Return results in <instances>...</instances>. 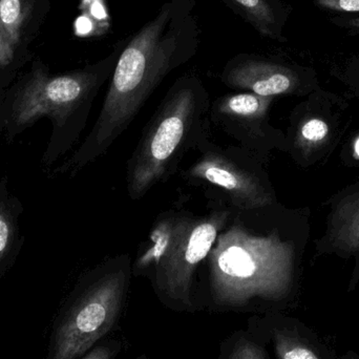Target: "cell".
Listing matches in <instances>:
<instances>
[{"label":"cell","instance_id":"4fadbf2b","mask_svg":"<svg viewBox=\"0 0 359 359\" xmlns=\"http://www.w3.org/2000/svg\"><path fill=\"white\" fill-rule=\"evenodd\" d=\"M25 206L13 194L8 176L0 179V280L12 269L22 249L20 217Z\"/></svg>","mask_w":359,"mask_h":359},{"label":"cell","instance_id":"5bb4252c","mask_svg":"<svg viewBox=\"0 0 359 359\" xmlns=\"http://www.w3.org/2000/svg\"><path fill=\"white\" fill-rule=\"evenodd\" d=\"M262 37L283 41L284 15L280 0H223Z\"/></svg>","mask_w":359,"mask_h":359},{"label":"cell","instance_id":"ba28073f","mask_svg":"<svg viewBox=\"0 0 359 359\" xmlns=\"http://www.w3.org/2000/svg\"><path fill=\"white\" fill-rule=\"evenodd\" d=\"M273 99L246 92L224 95L210 103L209 123L266 163L272 151L286 149V137L269 123Z\"/></svg>","mask_w":359,"mask_h":359},{"label":"cell","instance_id":"9c48e42d","mask_svg":"<svg viewBox=\"0 0 359 359\" xmlns=\"http://www.w3.org/2000/svg\"><path fill=\"white\" fill-rule=\"evenodd\" d=\"M224 86L262 97L299 93L301 76L293 67L259 56L241 53L226 62L221 73Z\"/></svg>","mask_w":359,"mask_h":359},{"label":"cell","instance_id":"2e32d148","mask_svg":"<svg viewBox=\"0 0 359 359\" xmlns=\"http://www.w3.org/2000/svg\"><path fill=\"white\" fill-rule=\"evenodd\" d=\"M217 359H270L267 346L245 330H236L219 344Z\"/></svg>","mask_w":359,"mask_h":359},{"label":"cell","instance_id":"8fae6325","mask_svg":"<svg viewBox=\"0 0 359 359\" xmlns=\"http://www.w3.org/2000/svg\"><path fill=\"white\" fill-rule=\"evenodd\" d=\"M318 248L320 253L353 255L359 265V183L333 205L327 234Z\"/></svg>","mask_w":359,"mask_h":359},{"label":"cell","instance_id":"603a6c76","mask_svg":"<svg viewBox=\"0 0 359 359\" xmlns=\"http://www.w3.org/2000/svg\"><path fill=\"white\" fill-rule=\"evenodd\" d=\"M354 149H355L356 155H358L359 157V138L356 140L355 147H354Z\"/></svg>","mask_w":359,"mask_h":359},{"label":"cell","instance_id":"8992f818","mask_svg":"<svg viewBox=\"0 0 359 359\" xmlns=\"http://www.w3.org/2000/svg\"><path fill=\"white\" fill-rule=\"evenodd\" d=\"M133 263L126 253L84 271L55 316L44 359H81L119 327Z\"/></svg>","mask_w":359,"mask_h":359},{"label":"cell","instance_id":"7402d4cb","mask_svg":"<svg viewBox=\"0 0 359 359\" xmlns=\"http://www.w3.org/2000/svg\"><path fill=\"white\" fill-rule=\"evenodd\" d=\"M135 359H149V355L147 353L140 354V355L137 356Z\"/></svg>","mask_w":359,"mask_h":359},{"label":"cell","instance_id":"6da1fadb","mask_svg":"<svg viewBox=\"0 0 359 359\" xmlns=\"http://www.w3.org/2000/svg\"><path fill=\"white\" fill-rule=\"evenodd\" d=\"M196 6V0H168L154 18L130 36L90 134L50 170L52 178H74L104 156L164 79L198 54L201 29Z\"/></svg>","mask_w":359,"mask_h":359},{"label":"cell","instance_id":"44dd1931","mask_svg":"<svg viewBox=\"0 0 359 359\" xmlns=\"http://www.w3.org/2000/svg\"><path fill=\"white\" fill-rule=\"evenodd\" d=\"M348 25H351V27H356V29H359V18L352 19L348 22Z\"/></svg>","mask_w":359,"mask_h":359},{"label":"cell","instance_id":"277c9868","mask_svg":"<svg viewBox=\"0 0 359 359\" xmlns=\"http://www.w3.org/2000/svg\"><path fill=\"white\" fill-rule=\"evenodd\" d=\"M232 213V209L223 206L206 215L162 213L133 263V276L147 278L160 303L170 311H198L194 291L196 270Z\"/></svg>","mask_w":359,"mask_h":359},{"label":"cell","instance_id":"e0dca14e","mask_svg":"<svg viewBox=\"0 0 359 359\" xmlns=\"http://www.w3.org/2000/svg\"><path fill=\"white\" fill-rule=\"evenodd\" d=\"M123 339H107L95 346L81 359H117L126 350Z\"/></svg>","mask_w":359,"mask_h":359},{"label":"cell","instance_id":"7c38bea8","mask_svg":"<svg viewBox=\"0 0 359 359\" xmlns=\"http://www.w3.org/2000/svg\"><path fill=\"white\" fill-rule=\"evenodd\" d=\"M50 0H0V27L17 50H23L39 33Z\"/></svg>","mask_w":359,"mask_h":359},{"label":"cell","instance_id":"ffe728a7","mask_svg":"<svg viewBox=\"0 0 359 359\" xmlns=\"http://www.w3.org/2000/svg\"><path fill=\"white\" fill-rule=\"evenodd\" d=\"M2 102H4V99H0V134L4 133V118H2L1 111Z\"/></svg>","mask_w":359,"mask_h":359},{"label":"cell","instance_id":"5b68a950","mask_svg":"<svg viewBox=\"0 0 359 359\" xmlns=\"http://www.w3.org/2000/svg\"><path fill=\"white\" fill-rule=\"evenodd\" d=\"M210 103L208 90L196 74H184L168 88L126 164L130 200H141L179 172L185 156L211 130Z\"/></svg>","mask_w":359,"mask_h":359},{"label":"cell","instance_id":"52a82bcc","mask_svg":"<svg viewBox=\"0 0 359 359\" xmlns=\"http://www.w3.org/2000/svg\"><path fill=\"white\" fill-rule=\"evenodd\" d=\"M210 138L209 130L194 149L196 159L182 172L185 182L233 211L273 204L276 194L263 162L236 145H219Z\"/></svg>","mask_w":359,"mask_h":359},{"label":"cell","instance_id":"ac0fdd59","mask_svg":"<svg viewBox=\"0 0 359 359\" xmlns=\"http://www.w3.org/2000/svg\"><path fill=\"white\" fill-rule=\"evenodd\" d=\"M320 8L337 12H359V0H316Z\"/></svg>","mask_w":359,"mask_h":359},{"label":"cell","instance_id":"7a4b0ae2","mask_svg":"<svg viewBox=\"0 0 359 359\" xmlns=\"http://www.w3.org/2000/svg\"><path fill=\"white\" fill-rule=\"evenodd\" d=\"M128 39L130 36L114 44L104 58L67 73L52 74L42 61H34L29 71L4 96L1 111L6 142H14L41 118H48L52 133L41 165L50 170L79 140L95 99L113 75Z\"/></svg>","mask_w":359,"mask_h":359},{"label":"cell","instance_id":"9a60e30c","mask_svg":"<svg viewBox=\"0 0 359 359\" xmlns=\"http://www.w3.org/2000/svg\"><path fill=\"white\" fill-rule=\"evenodd\" d=\"M297 121L294 126H291L289 137L286 138V149H289L292 156L299 160L326 143L330 128L320 118H306Z\"/></svg>","mask_w":359,"mask_h":359},{"label":"cell","instance_id":"3957f363","mask_svg":"<svg viewBox=\"0 0 359 359\" xmlns=\"http://www.w3.org/2000/svg\"><path fill=\"white\" fill-rule=\"evenodd\" d=\"M209 308L270 311L294 284V252L278 234H257L233 222L217 236L208 257Z\"/></svg>","mask_w":359,"mask_h":359},{"label":"cell","instance_id":"30bf717a","mask_svg":"<svg viewBox=\"0 0 359 359\" xmlns=\"http://www.w3.org/2000/svg\"><path fill=\"white\" fill-rule=\"evenodd\" d=\"M246 330L271 346L278 359H339L303 323L278 311L250 316Z\"/></svg>","mask_w":359,"mask_h":359},{"label":"cell","instance_id":"d6986e66","mask_svg":"<svg viewBox=\"0 0 359 359\" xmlns=\"http://www.w3.org/2000/svg\"><path fill=\"white\" fill-rule=\"evenodd\" d=\"M339 359H359V354L354 351H349L345 356Z\"/></svg>","mask_w":359,"mask_h":359}]
</instances>
